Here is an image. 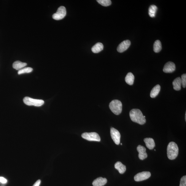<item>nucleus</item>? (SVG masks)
<instances>
[{
	"label": "nucleus",
	"mask_w": 186,
	"mask_h": 186,
	"mask_svg": "<svg viewBox=\"0 0 186 186\" xmlns=\"http://www.w3.org/2000/svg\"><path fill=\"white\" fill-rule=\"evenodd\" d=\"M130 117L131 120L141 125H143L146 122L141 111L139 109H133L130 112Z\"/></svg>",
	"instance_id": "f257e3e1"
},
{
	"label": "nucleus",
	"mask_w": 186,
	"mask_h": 186,
	"mask_svg": "<svg viewBox=\"0 0 186 186\" xmlns=\"http://www.w3.org/2000/svg\"><path fill=\"white\" fill-rule=\"evenodd\" d=\"M167 156L170 160L176 159L179 154V148L177 144L173 142H170L167 147Z\"/></svg>",
	"instance_id": "f03ea898"
},
{
	"label": "nucleus",
	"mask_w": 186,
	"mask_h": 186,
	"mask_svg": "<svg viewBox=\"0 0 186 186\" xmlns=\"http://www.w3.org/2000/svg\"><path fill=\"white\" fill-rule=\"evenodd\" d=\"M122 104L118 100H112L109 104V108L113 113L115 115H119L122 111Z\"/></svg>",
	"instance_id": "7ed1b4c3"
},
{
	"label": "nucleus",
	"mask_w": 186,
	"mask_h": 186,
	"mask_svg": "<svg viewBox=\"0 0 186 186\" xmlns=\"http://www.w3.org/2000/svg\"><path fill=\"white\" fill-rule=\"evenodd\" d=\"M24 103L28 106H33L36 107L41 106L44 104V101L42 100L35 99L25 97L23 99Z\"/></svg>",
	"instance_id": "20e7f679"
},
{
	"label": "nucleus",
	"mask_w": 186,
	"mask_h": 186,
	"mask_svg": "<svg viewBox=\"0 0 186 186\" xmlns=\"http://www.w3.org/2000/svg\"><path fill=\"white\" fill-rule=\"evenodd\" d=\"M82 136L83 139L89 141H100V137L99 134L96 133H85L82 134Z\"/></svg>",
	"instance_id": "39448f33"
},
{
	"label": "nucleus",
	"mask_w": 186,
	"mask_h": 186,
	"mask_svg": "<svg viewBox=\"0 0 186 186\" xmlns=\"http://www.w3.org/2000/svg\"><path fill=\"white\" fill-rule=\"evenodd\" d=\"M66 15V10L65 7L61 6L59 7L56 13L53 15V18L56 20L63 19Z\"/></svg>",
	"instance_id": "423d86ee"
},
{
	"label": "nucleus",
	"mask_w": 186,
	"mask_h": 186,
	"mask_svg": "<svg viewBox=\"0 0 186 186\" xmlns=\"http://www.w3.org/2000/svg\"><path fill=\"white\" fill-rule=\"evenodd\" d=\"M151 176L150 172L148 171H144L137 174L134 177V180L137 182L143 181L146 180Z\"/></svg>",
	"instance_id": "0eeeda50"
},
{
	"label": "nucleus",
	"mask_w": 186,
	"mask_h": 186,
	"mask_svg": "<svg viewBox=\"0 0 186 186\" xmlns=\"http://www.w3.org/2000/svg\"><path fill=\"white\" fill-rule=\"evenodd\" d=\"M110 134L111 138L115 144L117 145L119 144L121 135L119 131L114 128H111L110 129Z\"/></svg>",
	"instance_id": "6e6552de"
},
{
	"label": "nucleus",
	"mask_w": 186,
	"mask_h": 186,
	"mask_svg": "<svg viewBox=\"0 0 186 186\" xmlns=\"http://www.w3.org/2000/svg\"><path fill=\"white\" fill-rule=\"evenodd\" d=\"M131 45V42L129 40H124L118 46L117 50L118 52L122 53L127 50Z\"/></svg>",
	"instance_id": "1a4fd4ad"
},
{
	"label": "nucleus",
	"mask_w": 186,
	"mask_h": 186,
	"mask_svg": "<svg viewBox=\"0 0 186 186\" xmlns=\"http://www.w3.org/2000/svg\"><path fill=\"white\" fill-rule=\"evenodd\" d=\"M176 69L175 64L171 61H169L167 63L164 65L163 69L164 72L168 73H172L174 72Z\"/></svg>",
	"instance_id": "9d476101"
},
{
	"label": "nucleus",
	"mask_w": 186,
	"mask_h": 186,
	"mask_svg": "<svg viewBox=\"0 0 186 186\" xmlns=\"http://www.w3.org/2000/svg\"><path fill=\"white\" fill-rule=\"evenodd\" d=\"M137 150L139 152L138 156L140 159L144 160L147 158L146 149L144 147L141 145H139L137 148Z\"/></svg>",
	"instance_id": "9b49d317"
},
{
	"label": "nucleus",
	"mask_w": 186,
	"mask_h": 186,
	"mask_svg": "<svg viewBox=\"0 0 186 186\" xmlns=\"http://www.w3.org/2000/svg\"><path fill=\"white\" fill-rule=\"evenodd\" d=\"M107 180L105 178L99 177L94 180L93 183V186H103L106 184Z\"/></svg>",
	"instance_id": "f8f14e48"
},
{
	"label": "nucleus",
	"mask_w": 186,
	"mask_h": 186,
	"mask_svg": "<svg viewBox=\"0 0 186 186\" xmlns=\"http://www.w3.org/2000/svg\"><path fill=\"white\" fill-rule=\"evenodd\" d=\"M115 169L118 170L119 173L122 174L125 173L126 170V167L125 165L120 162H117L116 163L115 165Z\"/></svg>",
	"instance_id": "ddd939ff"
},
{
	"label": "nucleus",
	"mask_w": 186,
	"mask_h": 186,
	"mask_svg": "<svg viewBox=\"0 0 186 186\" xmlns=\"http://www.w3.org/2000/svg\"><path fill=\"white\" fill-rule=\"evenodd\" d=\"M144 141L146 144L147 147L150 150H152L155 147V144L154 140L151 138H146L144 140Z\"/></svg>",
	"instance_id": "4468645a"
},
{
	"label": "nucleus",
	"mask_w": 186,
	"mask_h": 186,
	"mask_svg": "<svg viewBox=\"0 0 186 186\" xmlns=\"http://www.w3.org/2000/svg\"><path fill=\"white\" fill-rule=\"evenodd\" d=\"M173 89L175 90L179 91L181 89L182 83L181 78L177 77L175 79L172 83Z\"/></svg>",
	"instance_id": "2eb2a0df"
},
{
	"label": "nucleus",
	"mask_w": 186,
	"mask_h": 186,
	"mask_svg": "<svg viewBox=\"0 0 186 186\" xmlns=\"http://www.w3.org/2000/svg\"><path fill=\"white\" fill-rule=\"evenodd\" d=\"M104 45L100 42L97 43L91 48V50L94 53H98L104 49Z\"/></svg>",
	"instance_id": "dca6fc26"
},
{
	"label": "nucleus",
	"mask_w": 186,
	"mask_h": 186,
	"mask_svg": "<svg viewBox=\"0 0 186 186\" xmlns=\"http://www.w3.org/2000/svg\"><path fill=\"white\" fill-rule=\"evenodd\" d=\"M27 65L26 63H23L20 61H16L13 63V68L16 70L20 71L26 67Z\"/></svg>",
	"instance_id": "f3484780"
},
{
	"label": "nucleus",
	"mask_w": 186,
	"mask_h": 186,
	"mask_svg": "<svg viewBox=\"0 0 186 186\" xmlns=\"http://www.w3.org/2000/svg\"><path fill=\"white\" fill-rule=\"evenodd\" d=\"M161 87L160 85H157L155 86L151 91L150 97L151 98H155L157 97L160 91Z\"/></svg>",
	"instance_id": "a211bd4d"
},
{
	"label": "nucleus",
	"mask_w": 186,
	"mask_h": 186,
	"mask_svg": "<svg viewBox=\"0 0 186 186\" xmlns=\"http://www.w3.org/2000/svg\"><path fill=\"white\" fill-rule=\"evenodd\" d=\"M134 80V75L131 72H129L126 75L125 78V81L128 84L130 85H133Z\"/></svg>",
	"instance_id": "6ab92c4d"
},
{
	"label": "nucleus",
	"mask_w": 186,
	"mask_h": 186,
	"mask_svg": "<svg viewBox=\"0 0 186 186\" xmlns=\"http://www.w3.org/2000/svg\"><path fill=\"white\" fill-rule=\"evenodd\" d=\"M158 8L155 5H151L149 9V14L152 18L155 17L157 13Z\"/></svg>",
	"instance_id": "aec40b11"
},
{
	"label": "nucleus",
	"mask_w": 186,
	"mask_h": 186,
	"mask_svg": "<svg viewBox=\"0 0 186 186\" xmlns=\"http://www.w3.org/2000/svg\"><path fill=\"white\" fill-rule=\"evenodd\" d=\"M162 48L161 42L159 40H157L154 43L153 45V50L156 53L160 52Z\"/></svg>",
	"instance_id": "412c9836"
},
{
	"label": "nucleus",
	"mask_w": 186,
	"mask_h": 186,
	"mask_svg": "<svg viewBox=\"0 0 186 186\" xmlns=\"http://www.w3.org/2000/svg\"><path fill=\"white\" fill-rule=\"evenodd\" d=\"M33 71V68L31 67H26V68H23L19 71L18 74V75H21L25 73H29Z\"/></svg>",
	"instance_id": "4be33fe9"
},
{
	"label": "nucleus",
	"mask_w": 186,
	"mask_h": 186,
	"mask_svg": "<svg viewBox=\"0 0 186 186\" xmlns=\"http://www.w3.org/2000/svg\"><path fill=\"white\" fill-rule=\"evenodd\" d=\"M97 1L102 6L105 7L109 6L111 4V2L110 0H97Z\"/></svg>",
	"instance_id": "5701e85b"
},
{
	"label": "nucleus",
	"mask_w": 186,
	"mask_h": 186,
	"mask_svg": "<svg viewBox=\"0 0 186 186\" xmlns=\"http://www.w3.org/2000/svg\"><path fill=\"white\" fill-rule=\"evenodd\" d=\"M181 81L182 85L183 88H185L186 87V74H183L182 75Z\"/></svg>",
	"instance_id": "b1692460"
},
{
	"label": "nucleus",
	"mask_w": 186,
	"mask_h": 186,
	"mask_svg": "<svg viewBox=\"0 0 186 186\" xmlns=\"http://www.w3.org/2000/svg\"><path fill=\"white\" fill-rule=\"evenodd\" d=\"M180 186H186V176H183L181 179Z\"/></svg>",
	"instance_id": "393cba45"
},
{
	"label": "nucleus",
	"mask_w": 186,
	"mask_h": 186,
	"mask_svg": "<svg viewBox=\"0 0 186 186\" xmlns=\"http://www.w3.org/2000/svg\"><path fill=\"white\" fill-rule=\"evenodd\" d=\"M7 182V180L3 177H0V182L2 184H5Z\"/></svg>",
	"instance_id": "a878e982"
},
{
	"label": "nucleus",
	"mask_w": 186,
	"mask_h": 186,
	"mask_svg": "<svg viewBox=\"0 0 186 186\" xmlns=\"http://www.w3.org/2000/svg\"><path fill=\"white\" fill-rule=\"evenodd\" d=\"M41 183V180H39L36 182L34 184L33 186H39Z\"/></svg>",
	"instance_id": "bb28decb"
},
{
	"label": "nucleus",
	"mask_w": 186,
	"mask_h": 186,
	"mask_svg": "<svg viewBox=\"0 0 186 186\" xmlns=\"http://www.w3.org/2000/svg\"><path fill=\"white\" fill-rule=\"evenodd\" d=\"M185 120L186 121V113H185Z\"/></svg>",
	"instance_id": "cd10ccee"
},
{
	"label": "nucleus",
	"mask_w": 186,
	"mask_h": 186,
	"mask_svg": "<svg viewBox=\"0 0 186 186\" xmlns=\"http://www.w3.org/2000/svg\"><path fill=\"white\" fill-rule=\"evenodd\" d=\"M121 145H122V143H121Z\"/></svg>",
	"instance_id": "c85d7f7f"
}]
</instances>
